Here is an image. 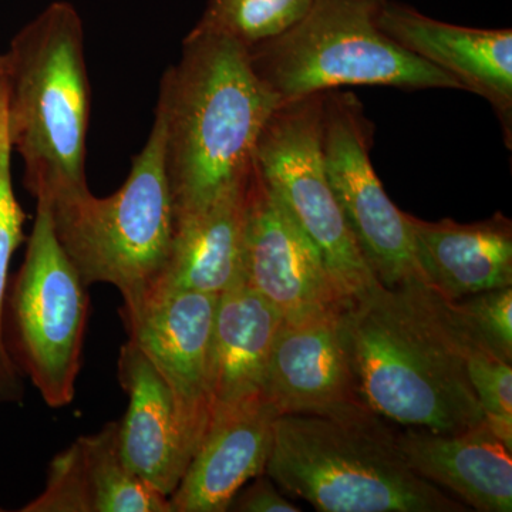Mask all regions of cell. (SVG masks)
<instances>
[{
    "mask_svg": "<svg viewBox=\"0 0 512 512\" xmlns=\"http://www.w3.org/2000/svg\"><path fill=\"white\" fill-rule=\"evenodd\" d=\"M363 399L402 427L456 433L484 421L467 372L468 340L429 284H377L345 311Z\"/></svg>",
    "mask_w": 512,
    "mask_h": 512,
    "instance_id": "1",
    "label": "cell"
},
{
    "mask_svg": "<svg viewBox=\"0 0 512 512\" xmlns=\"http://www.w3.org/2000/svg\"><path fill=\"white\" fill-rule=\"evenodd\" d=\"M281 100L261 82L248 49L194 28L160 84L165 170L173 217L197 210L254 165L256 144Z\"/></svg>",
    "mask_w": 512,
    "mask_h": 512,
    "instance_id": "2",
    "label": "cell"
},
{
    "mask_svg": "<svg viewBox=\"0 0 512 512\" xmlns=\"http://www.w3.org/2000/svg\"><path fill=\"white\" fill-rule=\"evenodd\" d=\"M6 56V119L35 200L89 190L90 120L84 26L69 2L50 3L13 37Z\"/></svg>",
    "mask_w": 512,
    "mask_h": 512,
    "instance_id": "3",
    "label": "cell"
},
{
    "mask_svg": "<svg viewBox=\"0 0 512 512\" xmlns=\"http://www.w3.org/2000/svg\"><path fill=\"white\" fill-rule=\"evenodd\" d=\"M265 474L322 512H466L404 460L397 431L376 413L349 419L276 417Z\"/></svg>",
    "mask_w": 512,
    "mask_h": 512,
    "instance_id": "4",
    "label": "cell"
},
{
    "mask_svg": "<svg viewBox=\"0 0 512 512\" xmlns=\"http://www.w3.org/2000/svg\"><path fill=\"white\" fill-rule=\"evenodd\" d=\"M49 205L56 237L83 284L119 289L121 311L141 305L160 282L173 239L161 114L119 191L100 198L84 190Z\"/></svg>",
    "mask_w": 512,
    "mask_h": 512,
    "instance_id": "5",
    "label": "cell"
},
{
    "mask_svg": "<svg viewBox=\"0 0 512 512\" xmlns=\"http://www.w3.org/2000/svg\"><path fill=\"white\" fill-rule=\"evenodd\" d=\"M384 0H315L305 18L249 47L252 69L281 103L348 86L461 90L379 25Z\"/></svg>",
    "mask_w": 512,
    "mask_h": 512,
    "instance_id": "6",
    "label": "cell"
},
{
    "mask_svg": "<svg viewBox=\"0 0 512 512\" xmlns=\"http://www.w3.org/2000/svg\"><path fill=\"white\" fill-rule=\"evenodd\" d=\"M86 289L56 237L49 202L39 198L6 306L10 353L52 409L69 406L76 394L89 316Z\"/></svg>",
    "mask_w": 512,
    "mask_h": 512,
    "instance_id": "7",
    "label": "cell"
},
{
    "mask_svg": "<svg viewBox=\"0 0 512 512\" xmlns=\"http://www.w3.org/2000/svg\"><path fill=\"white\" fill-rule=\"evenodd\" d=\"M323 94L281 104L268 120L254 163L328 266L346 301L380 284L360 251L326 173L322 153Z\"/></svg>",
    "mask_w": 512,
    "mask_h": 512,
    "instance_id": "8",
    "label": "cell"
},
{
    "mask_svg": "<svg viewBox=\"0 0 512 512\" xmlns=\"http://www.w3.org/2000/svg\"><path fill=\"white\" fill-rule=\"evenodd\" d=\"M372 141V121L356 96L323 94L326 173L367 265L386 288L429 284L414 254L407 214L390 200L373 168Z\"/></svg>",
    "mask_w": 512,
    "mask_h": 512,
    "instance_id": "9",
    "label": "cell"
},
{
    "mask_svg": "<svg viewBox=\"0 0 512 512\" xmlns=\"http://www.w3.org/2000/svg\"><path fill=\"white\" fill-rule=\"evenodd\" d=\"M218 295L158 289L121 311L128 342L144 353L167 384L185 444L197 453L211 420L210 353Z\"/></svg>",
    "mask_w": 512,
    "mask_h": 512,
    "instance_id": "10",
    "label": "cell"
},
{
    "mask_svg": "<svg viewBox=\"0 0 512 512\" xmlns=\"http://www.w3.org/2000/svg\"><path fill=\"white\" fill-rule=\"evenodd\" d=\"M244 281L296 320L350 303L301 225L252 165L244 237Z\"/></svg>",
    "mask_w": 512,
    "mask_h": 512,
    "instance_id": "11",
    "label": "cell"
},
{
    "mask_svg": "<svg viewBox=\"0 0 512 512\" xmlns=\"http://www.w3.org/2000/svg\"><path fill=\"white\" fill-rule=\"evenodd\" d=\"M348 305L282 320L264 386L265 397L279 416L349 419L373 413L363 399L353 363L345 322Z\"/></svg>",
    "mask_w": 512,
    "mask_h": 512,
    "instance_id": "12",
    "label": "cell"
},
{
    "mask_svg": "<svg viewBox=\"0 0 512 512\" xmlns=\"http://www.w3.org/2000/svg\"><path fill=\"white\" fill-rule=\"evenodd\" d=\"M379 25L394 43L453 77L461 90L483 97L512 143V30L441 22L402 3L384 0Z\"/></svg>",
    "mask_w": 512,
    "mask_h": 512,
    "instance_id": "13",
    "label": "cell"
},
{
    "mask_svg": "<svg viewBox=\"0 0 512 512\" xmlns=\"http://www.w3.org/2000/svg\"><path fill=\"white\" fill-rule=\"evenodd\" d=\"M279 417L265 394L215 409L197 453L170 497L171 512H225L265 474Z\"/></svg>",
    "mask_w": 512,
    "mask_h": 512,
    "instance_id": "14",
    "label": "cell"
},
{
    "mask_svg": "<svg viewBox=\"0 0 512 512\" xmlns=\"http://www.w3.org/2000/svg\"><path fill=\"white\" fill-rule=\"evenodd\" d=\"M397 444L417 476L473 510L512 511V448L485 421L456 433L404 427Z\"/></svg>",
    "mask_w": 512,
    "mask_h": 512,
    "instance_id": "15",
    "label": "cell"
},
{
    "mask_svg": "<svg viewBox=\"0 0 512 512\" xmlns=\"http://www.w3.org/2000/svg\"><path fill=\"white\" fill-rule=\"evenodd\" d=\"M117 367L128 396L126 416L119 421L121 456L138 477L170 498L191 463L173 396L150 360L128 340Z\"/></svg>",
    "mask_w": 512,
    "mask_h": 512,
    "instance_id": "16",
    "label": "cell"
},
{
    "mask_svg": "<svg viewBox=\"0 0 512 512\" xmlns=\"http://www.w3.org/2000/svg\"><path fill=\"white\" fill-rule=\"evenodd\" d=\"M406 217L420 268L447 301L512 286V222L501 212L473 224Z\"/></svg>",
    "mask_w": 512,
    "mask_h": 512,
    "instance_id": "17",
    "label": "cell"
},
{
    "mask_svg": "<svg viewBox=\"0 0 512 512\" xmlns=\"http://www.w3.org/2000/svg\"><path fill=\"white\" fill-rule=\"evenodd\" d=\"M249 175L208 204L174 217L170 254L154 292L185 289L220 295L244 278Z\"/></svg>",
    "mask_w": 512,
    "mask_h": 512,
    "instance_id": "18",
    "label": "cell"
},
{
    "mask_svg": "<svg viewBox=\"0 0 512 512\" xmlns=\"http://www.w3.org/2000/svg\"><path fill=\"white\" fill-rule=\"evenodd\" d=\"M282 320L244 278L218 295L211 336V414L264 393Z\"/></svg>",
    "mask_w": 512,
    "mask_h": 512,
    "instance_id": "19",
    "label": "cell"
},
{
    "mask_svg": "<svg viewBox=\"0 0 512 512\" xmlns=\"http://www.w3.org/2000/svg\"><path fill=\"white\" fill-rule=\"evenodd\" d=\"M92 481L94 512H171L170 498L150 487L124 463L119 421L79 437Z\"/></svg>",
    "mask_w": 512,
    "mask_h": 512,
    "instance_id": "20",
    "label": "cell"
},
{
    "mask_svg": "<svg viewBox=\"0 0 512 512\" xmlns=\"http://www.w3.org/2000/svg\"><path fill=\"white\" fill-rule=\"evenodd\" d=\"M12 144L6 119V94L0 120V404H18L25 397L22 370L10 353L5 335L6 296L12 256L23 241L25 212L12 183Z\"/></svg>",
    "mask_w": 512,
    "mask_h": 512,
    "instance_id": "21",
    "label": "cell"
},
{
    "mask_svg": "<svg viewBox=\"0 0 512 512\" xmlns=\"http://www.w3.org/2000/svg\"><path fill=\"white\" fill-rule=\"evenodd\" d=\"M315 0H208L194 28L247 47L282 35L305 18Z\"/></svg>",
    "mask_w": 512,
    "mask_h": 512,
    "instance_id": "22",
    "label": "cell"
},
{
    "mask_svg": "<svg viewBox=\"0 0 512 512\" xmlns=\"http://www.w3.org/2000/svg\"><path fill=\"white\" fill-rule=\"evenodd\" d=\"M450 308L473 345L512 362L511 286L450 302Z\"/></svg>",
    "mask_w": 512,
    "mask_h": 512,
    "instance_id": "23",
    "label": "cell"
},
{
    "mask_svg": "<svg viewBox=\"0 0 512 512\" xmlns=\"http://www.w3.org/2000/svg\"><path fill=\"white\" fill-rule=\"evenodd\" d=\"M468 340V339H467ZM512 362L468 340L467 372L487 426L512 448Z\"/></svg>",
    "mask_w": 512,
    "mask_h": 512,
    "instance_id": "24",
    "label": "cell"
},
{
    "mask_svg": "<svg viewBox=\"0 0 512 512\" xmlns=\"http://www.w3.org/2000/svg\"><path fill=\"white\" fill-rule=\"evenodd\" d=\"M20 511L94 512L92 481L79 439L50 461L45 490Z\"/></svg>",
    "mask_w": 512,
    "mask_h": 512,
    "instance_id": "25",
    "label": "cell"
},
{
    "mask_svg": "<svg viewBox=\"0 0 512 512\" xmlns=\"http://www.w3.org/2000/svg\"><path fill=\"white\" fill-rule=\"evenodd\" d=\"M228 511L239 512H301L291 501L286 500L274 481L268 476L255 477L245 484L229 504Z\"/></svg>",
    "mask_w": 512,
    "mask_h": 512,
    "instance_id": "26",
    "label": "cell"
},
{
    "mask_svg": "<svg viewBox=\"0 0 512 512\" xmlns=\"http://www.w3.org/2000/svg\"><path fill=\"white\" fill-rule=\"evenodd\" d=\"M6 83V56L0 55V89Z\"/></svg>",
    "mask_w": 512,
    "mask_h": 512,
    "instance_id": "27",
    "label": "cell"
},
{
    "mask_svg": "<svg viewBox=\"0 0 512 512\" xmlns=\"http://www.w3.org/2000/svg\"><path fill=\"white\" fill-rule=\"evenodd\" d=\"M5 86H3L2 89H0V120H2L3 100H5Z\"/></svg>",
    "mask_w": 512,
    "mask_h": 512,
    "instance_id": "28",
    "label": "cell"
},
{
    "mask_svg": "<svg viewBox=\"0 0 512 512\" xmlns=\"http://www.w3.org/2000/svg\"><path fill=\"white\" fill-rule=\"evenodd\" d=\"M2 511H3L2 508H0V512H2Z\"/></svg>",
    "mask_w": 512,
    "mask_h": 512,
    "instance_id": "29",
    "label": "cell"
}]
</instances>
